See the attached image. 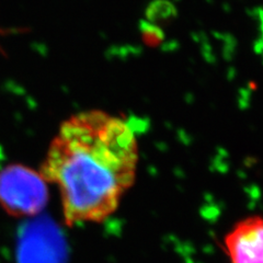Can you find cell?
<instances>
[{"mask_svg": "<svg viewBox=\"0 0 263 263\" xmlns=\"http://www.w3.org/2000/svg\"><path fill=\"white\" fill-rule=\"evenodd\" d=\"M137 163V141L128 123L91 110L63 123L40 172L59 189L70 227L110 217L134 184Z\"/></svg>", "mask_w": 263, "mask_h": 263, "instance_id": "cell-1", "label": "cell"}, {"mask_svg": "<svg viewBox=\"0 0 263 263\" xmlns=\"http://www.w3.org/2000/svg\"><path fill=\"white\" fill-rule=\"evenodd\" d=\"M47 202V182L40 171L22 164H10L0 170V206L9 215L35 216Z\"/></svg>", "mask_w": 263, "mask_h": 263, "instance_id": "cell-2", "label": "cell"}, {"mask_svg": "<svg viewBox=\"0 0 263 263\" xmlns=\"http://www.w3.org/2000/svg\"><path fill=\"white\" fill-rule=\"evenodd\" d=\"M230 263H263V216L245 217L224 237Z\"/></svg>", "mask_w": 263, "mask_h": 263, "instance_id": "cell-3", "label": "cell"}, {"mask_svg": "<svg viewBox=\"0 0 263 263\" xmlns=\"http://www.w3.org/2000/svg\"><path fill=\"white\" fill-rule=\"evenodd\" d=\"M147 19L155 26H169L174 22L178 15L176 6L169 0H154L148 6L146 12Z\"/></svg>", "mask_w": 263, "mask_h": 263, "instance_id": "cell-4", "label": "cell"}, {"mask_svg": "<svg viewBox=\"0 0 263 263\" xmlns=\"http://www.w3.org/2000/svg\"><path fill=\"white\" fill-rule=\"evenodd\" d=\"M141 30L143 33V39L145 43L149 46H158L164 41V33L162 29L155 24L142 21L141 22Z\"/></svg>", "mask_w": 263, "mask_h": 263, "instance_id": "cell-5", "label": "cell"}, {"mask_svg": "<svg viewBox=\"0 0 263 263\" xmlns=\"http://www.w3.org/2000/svg\"><path fill=\"white\" fill-rule=\"evenodd\" d=\"M258 18L260 22V31H261V37L259 40V42L257 44V48L259 53L263 54V9H260L258 11Z\"/></svg>", "mask_w": 263, "mask_h": 263, "instance_id": "cell-6", "label": "cell"}]
</instances>
